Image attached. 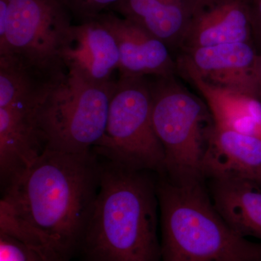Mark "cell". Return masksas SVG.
<instances>
[{
	"label": "cell",
	"mask_w": 261,
	"mask_h": 261,
	"mask_svg": "<svg viewBox=\"0 0 261 261\" xmlns=\"http://www.w3.org/2000/svg\"><path fill=\"white\" fill-rule=\"evenodd\" d=\"M72 16L58 0H9L0 58L51 82L65 73L61 51Z\"/></svg>",
	"instance_id": "obj_7"
},
{
	"label": "cell",
	"mask_w": 261,
	"mask_h": 261,
	"mask_svg": "<svg viewBox=\"0 0 261 261\" xmlns=\"http://www.w3.org/2000/svg\"><path fill=\"white\" fill-rule=\"evenodd\" d=\"M100 172L93 150L44 149L5 184L0 233L32 247L47 261H70L82 245Z\"/></svg>",
	"instance_id": "obj_1"
},
{
	"label": "cell",
	"mask_w": 261,
	"mask_h": 261,
	"mask_svg": "<svg viewBox=\"0 0 261 261\" xmlns=\"http://www.w3.org/2000/svg\"><path fill=\"white\" fill-rule=\"evenodd\" d=\"M251 13L252 34L261 42V0H249Z\"/></svg>",
	"instance_id": "obj_19"
},
{
	"label": "cell",
	"mask_w": 261,
	"mask_h": 261,
	"mask_svg": "<svg viewBox=\"0 0 261 261\" xmlns=\"http://www.w3.org/2000/svg\"><path fill=\"white\" fill-rule=\"evenodd\" d=\"M197 0H121L111 11L161 39L180 47Z\"/></svg>",
	"instance_id": "obj_15"
},
{
	"label": "cell",
	"mask_w": 261,
	"mask_h": 261,
	"mask_svg": "<svg viewBox=\"0 0 261 261\" xmlns=\"http://www.w3.org/2000/svg\"><path fill=\"white\" fill-rule=\"evenodd\" d=\"M249 0H197L180 47L185 51L232 42H252Z\"/></svg>",
	"instance_id": "obj_10"
},
{
	"label": "cell",
	"mask_w": 261,
	"mask_h": 261,
	"mask_svg": "<svg viewBox=\"0 0 261 261\" xmlns=\"http://www.w3.org/2000/svg\"><path fill=\"white\" fill-rule=\"evenodd\" d=\"M148 173L101 163L80 247L91 261H161L157 184Z\"/></svg>",
	"instance_id": "obj_2"
},
{
	"label": "cell",
	"mask_w": 261,
	"mask_h": 261,
	"mask_svg": "<svg viewBox=\"0 0 261 261\" xmlns=\"http://www.w3.org/2000/svg\"><path fill=\"white\" fill-rule=\"evenodd\" d=\"M65 72L106 83L119 68V49L110 29L96 18L70 25L61 51Z\"/></svg>",
	"instance_id": "obj_9"
},
{
	"label": "cell",
	"mask_w": 261,
	"mask_h": 261,
	"mask_svg": "<svg viewBox=\"0 0 261 261\" xmlns=\"http://www.w3.org/2000/svg\"><path fill=\"white\" fill-rule=\"evenodd\" d=\"M261 187L238 178L209 179L215 208L233 231L261 241Z\"/></svg>",
	"instance_id": "obj_16"
},
{
	"label": "cell",
	"mask_w": 261,
	"mask_h": 261,
	"mask_svg": "<svg viewBox=\"0 0 261 261\" xmlns=\"http://www.w3.org/2000/svg\"><path fill=\"white\" fill-rule=\"evenodd\" d=\"M150 87L152 122L164 150L163 176L173 181L205 179L201 166L213 125H207L210 112L172 76L158 77Z\"/></svg>",
	"instance_id": "obj_6"
},
{
	"label": "cell",
	"mask_w": 261,
	"mask_h": 261,
	"mask_svg": "<svg viewBox=\"0 0 261 261\" xmlns=\"http://www.w3.org/2000/svg\"><path fill=\"white\" fill-rule=\"evenodd\" d=\"M177 68L205 99L215 126L261 137V102L238 91L209 83L182 57Z\"/></svg>",
	"instance_id": "obj_14"
},
{
	"label": "cell",
	"mask_w": 261,
	"mask_h": 261,
	"mask_svg": "<svg viewBox=\"0 0 261 261\" xmlns=\"http://www.w3.org/2000/svg\"><path fill=\"white\" fill-rule=\"evenodd\" d=\"M68 10L72 18L80 23L94 20L111 11L121 0H58Z\"/></svg>",
	"instance_id": "obj_17"
},
{
	"label": "cell",
	"mask_w": 261,
	"mask_h": 261,
	"mask_svg": "<svg viewBox=\"0 0 261 261\" xmlns=\"http://www.w3.org/2000/svg\"><path fill=\"white\" fill-rule=\"evenodd\" d=\"M0 261H47L37 250L0 233Z\"/></svg>",
	"instance_id": "obj_18"
},
{
	"label": "cell",
	"mask_w": 261,
	"mask_h": 261,
	"mask_svg": "<svg viewBox=\"0 0 261 261\" xmlns=\"http://www.w3.org/2000/svg\"><path fill=\"white\" fill-rule=\"evenodd\" d=\"M204 180L160 176L161 261H261V242L241 236L225 222Z\"/></svg>",
	"instance_id": "obj_3"
},
{
	"label": "cell",
	"mask_w": 261,
	"mask_h": 261,
	"mask_svg": "<svg viewBox=\"0 0 261 261\" xmlns=\"http://www.w3.org/2000/svg\"><path fill=\"white\" fill-rule=\"evenodd\" d=\"M256 74L257 82H258L259 89H260L261 99V54H257L256 60Z\"/></svg>",
	"instance_id": "obj_20"
},
{
	"label": "cell",
	"mask_w": 261,
	"mask_h": 261,
	"mask_svg": "<svg viewBox=\"0 0 261 261\" xmlns=\"http://www.w3.org/2000/svg\"><path fill=\"white\" fill-rule=\"evenodd\" d=\"M49 82L27 72L7 73L0 79V174L4 184L45 149L38 112Z\"/></svg>",
	"instance_id": "obj_8"
},
{
	"label": "cell",
	"mask_w": 261,
	"mask_h": 261,
	"mask_svg": "<svg viewBox=\"0 0 261 261\" xmlns=\"http://www.w3.org/2000/svg\"><path fill=\"white\" fill-rule=\"evenodd\" d=\"M185 58L209 83L259 99L257 54L252 42H232L185 51Z\"/></svg>",
	"instance_id": "obj_12"
},
{
	"label": "cell",
	"mask_w": 261,
	"mask_h": 261,
	"mask_svg": "<svg viewBox=\"0 0 261 261\" xmlns=\"http://www.w3.org/2000/svg\"><path fill=\"white\" fill-rule=\"evenodd\" d=\"M201 172L206 179L238 178L261 187V137L209 128Z\"/></svg>",
	"instance_id": "obj_13"
},
{
	"label": "cell",
	"mask_w": 261,
	"mask_h": 261,
	"mask_svg": "<svg viewBox=\"0 0 261 261\" xmlns=\"http://www.w3.org/2000/svg\"><path fill=\"white\" fill-rule=\"evenodd\" d=\"M116 38L119 49L120 77L173 76L177 65L161 39L113 11L98 18Z\"/></svg>",
	"instance_id": "obj_11"
},
{
	"label": "cell",
	"mask_w": 261,
	"mask_h": 261,
	"mask_svg": "<svg viewBox=\"0 0 261 261\" xmlns=\"http://www.w3.org/2000/svg\"><path fill=\"white\" fill-rule=\"evenodd\" d=\"M115 84L116 81L97 83L66 72L49 82L38 112L45 149L92 151L106 129Z\"/></svg>",
	"instance_id": "obj_4"
},
{
	"label": "cell",
	"mask_w": 261,
	"mask_h": 261,
	"mask_svg": "<svg viewBox=\"0 0 261 261\" xmlns=\"http://www.w3.org/2000/svg\"><path fill=\"white\" fill-rule=\"evenodd\" d=\"M92 150L118 166L164 174V150L154 130L150 84L145 77L116 81L106 129Z\"/></svg>",
	"instance_id": "obj_5"
}]
</instances>
